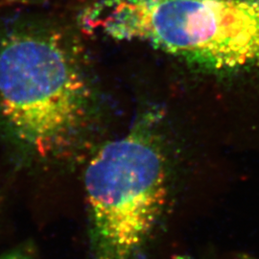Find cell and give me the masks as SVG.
Wrapping results in <instances>:
<instances>
[{
  "instance_id": "1",
  "label": "cell",
  "mask_w": 259,
  "mask_h": 259,
  "mask_svg": "<svg viewBox=\"0 0 259 259\" xmlns=\"http://www.w3.org/2000/svg\"><path fill=\"white\" fill-rule=\"evenodd\" d=\"M91 81L57 29L19 22L0 28V124L39 158L74 148L93 113Z\"/></svg>"
},
{
  "instance_id": "2",
  "label": "cell",
  "mask_w": 259,
  "mask_h": 259,
  "mask_svg": "<svg viewBox=\"0 0 259 259\" xmlns=\"http://www.w3.org/2000/svg\"><path fill=\"white\" fill-rule=\"evenodd\" d=\"M81 24L206 71L259 65V0H99L83 11Z\"/></svg>"
},
{
  "instance_id": "3",
  "label": "cell",
  "mask_w": 259,
  "mask_h": 259,
  "mask_svg": "<svg viewBox=\"0 0 259 259\" xmlns=\"http://www.w3.org/2000/svg\"><path fill=\"white\" fill-rule=\"evenodd\" d=\"M152 117L104 144L84 172L93 259H139L167 199L166 159Z\"/></svg>"
},
{
  "instance_id": "4",
  "label": "cell",
  "mask_w": 259,
  "mask_h": 259,
  "mask_svg": "<svg viewBox=\"0 0 259 259\" xmlns=\"http://www.w3.org/2000/svg\"><path fill=\"white\" fill-rule=\"evenodd\" d=\"M0 259H33L27 253L20 251V250H15L11 251L6 254H3L0 256Z\"/></svg>"
}]
</instances>
